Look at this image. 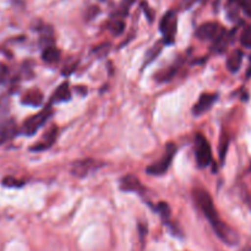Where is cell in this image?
Returning a JSON list of instances; mask_svg holds the SVG:
<instances>
[{
  "instance_id": "6da1fadb",
  "label": "cell",
  "mask_w": 251,
  "mask_h": 251,
  "mask_svg": "<svg viewBox=\"0 0 251 251\" xmlns=\"http://www.w3.org/2000/svg\"><path fill=\"white\" fill-rule=\"evenodd\" d=\"M194 199H195L196 203H198L199 208L202 211L205 217L210 221L211 226H216L221 222L220 217H218L217 210H216L215 205H213L212 198L210 194L203 189H195L194 190Z\"/></svg>"
},
{
  "instance_id": "7a4b0ae2",
  "label": "cell",
  "mask_w": 251,
  "mask_h": 251,
  "mask_svg": "<svg viewBox=\"0 0 251 251\" xmlns=\"http://www.w3.org/2000/svg\"><path fill=\"white\" fill-rule=\"evenodd\" d=\"M176 152V147L174 144H168L166 147V152H164L163 157H162L159 161L152 163L149 168L146 169V172L151 176H162V174L166 173L169 169L172 161H173V157Z\"/></svg>"
},
{
  "instance_id": "3957f363",
  "label": "cell",
  "mask_w": 251,
  "mask_h": 251,
  "mask_svg": "<svg viewBox=\"0 0 251 251\" xmlns=\"http://www.w3.org/2000/svg\"><path fill=\"white\" fill-rule=\"evenodd\" d=\"M51 113L53 112H51V108L50 105H49V107L41 110L38 114H34L33 117L28 118V119L24 123V125H22V132H24L25 135L36 134V132L38 131L39 127L43 126V125L46 124L47 120L50 118Z\"/></svg>"
},
{
  "instance_id": "277c9868",
  "label": "cell",
  "mask_w": 251,
  "mask_h": 251,
  "mask_svg": "<svg viewBox=\"0 0 251 251\" xmlns=\"http://www.w3.org/2000/svg\"><path fill=\"white\" fill-rule=\"evenodd\" d=\"M195 154L196 162L201 168L207 167L212 161V152H211V146L205 136L198 134L195 137Z\"/></svg>"
},
{
  "instance_id": "5b68a950",
  "label": "cell",
  "mask_w": 251,
  "mask_h": 251,
  "mask_svg": "<svg viewBox=\"0 0 251 251\" xmlns=\"http://www.w3.org/2000/svg\"><path fill=\"white\" fill-rule=\"evenodd\" d=\"M212 228L213 230H215L216 235H217L225 244L234 247V245H237L238 243H239V235H238V233L235 232L233 228H230L227 223L221 221L218 225L213 226Z\"/></svg>"
},
{
  "instance_id": "8992f818",
  "label": "cell",
  "mask_w": 251,
  "mask_h": 251,
  "mask_svg": "<svg viewBox=\"0 0 251 251\" xmlns=\"http://www.w3.org/2000/svg\"><path fill=\"white\" fill-rule=\"evenodd\" d=\"M159 28L164 36L166 43H172L173 37L176 32V15L174 11H168L161 20Z\"/></svg>"
},
{
  "instance_id": "52a82bcc",
  "label": "cell",
  "mask_w": 251,
  "mask_h": 251,
  "mask_svg": "<svg viewBox=\"0 0 251 251\" xmlns=\"http://www.w3.org/2000/svg\"><path fill=\"white\" fill-rule=\"evenodd\" d=\"M100 166V162L95 159H82V161H76L71 164V174L77 178H85L88 174L95 172Z\"/></svg>"
},
{
  "instance_id": "ba28073f",
  "label": "cell",
  "mask_w": 251,
  "mask_h": 251,
  "mask_svg": "<svg viewBox=\"0 0 251 251\" xmlns=\"http://www.w3.org/2000/svg\"><path fill=\"white\" fill-rule=\"evenodd\" d=\"M221 33L220 25L217 22H206L199 27L196 31V37L201 41H208V39H216Z\"/></svg>"
},
{
  "instance_id": "9c48e42d",
  "label": "cell",
  "mask_w": 251,
  "mask_h": 251,
  "mask_svg": "<svg viewBox=\"0 0 251 251\" xmlns=\"http://www.w3.org/2000/svg\"><path fill=\"white\" fill-rule=\"evenodd\" d=\"M17 134V125L15 120L6 119L0 122V146L10 141Z\"/></svg>"
},
{
  "instance_id": "30bf717a",
  "label": "cell",
  "mask_w": 251,
  "mask_h": 251,
  "mask_svg": "<svg viewBox=\"0 0 251 251\" xmlns=\"http://www.w3.org/2000/svg\"><path fill=\"white\" fill-rule=\"evenodd\" d=\"M217 100V95H213V93H203L201 95V97L199 98L198 103L194 105L193 108V113L195 115H201L203 114L205 112H207L208 109L211 108V105L216 102Z\"/></svg>"
},
{
  "instance_id": "8fae6325",
  "label": "cell",
  "mask_w": 251,
  "mask_h": 251,
  "mask_svg": "<svg viewBox=\"0 0 251 251\" xmlns=\"http://www.w3.org/2000/svg\"><path fill=\"white\" fill-rule=\"evenodd\" d=\"M56 136H58V129H56V126H53L50 130H48V131L44 134L42 142L34 145V147H32L31 150L32 151H42V150L49 149V147L54 144Z\"/></svg>"
},
{
  "instance_id": "7c38bea8",
  "label": "cell",
  "mask_w": 251,
  "mask_h": 251,
  "mask_svg": "<svg viewBox=\"0 0 251 251\" xmlns=\"http://www.w3.org/2000/svg\"><path fill=\"white\" fill-rule=\"evenodd\" d=\"M120 188L124 191H140L142 186L136 176L132 174H127V176H123L120 180Z\"/></svg>"
},
{
  "instance_id": "4fadbf2b",
  "label": "cell",
  "mask_w": 251,
  "mask_h": 251,
  "mask_svg": "<svg viewBox=\"0 0 251 251\" xmlns=\"http://www.w3.org/2000/svg\"><path fill=\"white\" fill-rule=\"evenodd\" d=\"M70 100V91H69V83L64 82L61 83L58 87V90L54 92L53 98H51V102L54 103H60V102H66V100Z\"/></svg>"
},
{
  "instance_id": "5bb4252c",
  "label": "cell",
  "mask_w": 251,
  "mask_h": 251,
  "mask_svg": "<svg viewBox=\"0 0 251 251\" xmlns=\"http://www.w3.org/2000/svg\"><path fill=\"white\" fill-rule=\"evenodd\" d=\"M243 61V51L242 50H235L234 53L230 54V56L227 60V68L228 70L232 73H237L240 69Z\"/></svg>"
},
{
  "instance_id": "9a60e30c",
  "label": "cell",
  "mask_w": 251,
  "mask_h": 251,
  "mask_svg": "<svg viewBox=\"0 0 251 251\" xmlns=\"http://www.w3.org/2000/svg\"><path fill=\"white\" fill-rule=\"evenodd\" d=\"M42 100H43V95L37 90L29 91V92H27L26 95L24 96V98H22V103L28 105H33V107H38L42 103Z\"/></svg>"
},
{
  "instance_id": "2e32d148",
  "label": "cell",
  "mask_w": 251,
  "mask_h": 251,
  "mask_svg": "<svg viewBox=\"0 0 251 251\" xmlns=\"http://www.w3.org/2000/svg\"><path fill=\"white\" fill-rule=\"evenodd\" d=\"M42 58L47 63H55L60 58V51L56 48H54V47H47L43 50V53H42Z\"/></svg>"
},
{
  "instance_id": "e0dca14e",
  "label": "cell",
  "mask_w": 251,
  "mask_h": 251,
  "mask_svg": "<svg viewBox=\"0 0 251 251\" xmlns=\"http://www.w3.org/2000/svg\"><path fill=\"white\" fill-rule=\"evenodd\" d=\"M10 112V100L6 96H0V122L6 120Z\"/></svg>"
},
{
  "instance_id": "ac0fdd59",
  "label": "cell",
  "mask_w": 251,
  "mask_h": 251,
  "mask_svg": "<svg viewBox=\"0 0 251 251\" xmlns=\"http://www.w3.org/2000/svg\"><path fill=\"white\" fill-rule=\"evenodd\" d=\"M240 43L245 48H251V26H248L247 28H244L242 36H240Z\"/></svg>"
},
{
  "instance_id": "d6986e66",
  "label": "cell",
  "mask_w": 251,
  "mask_h": 251,
  "mask_svg": "<svg viewBox=\"0 0 251 251\" xmlns=\"http://www.w3.org/2000/svg\"><path fill=\"white\" fill-rule=\"evenodd\" d=\"M124 28H125V25L122 20H114V21L109 25V29L112 31L113 34H115V36L123 33Z\"/></svg>"
},
{
  "instance_id": "ffe728a7",
  "label": "cell",
  "mask_w": 251,
  "mask_h": 251,
  "mask_svg": "<svg viewBox=\"0 0 251 251\" xmlns=\"http://www.w3.org/2000/svg\"><path fill=\"white\" fill-rule=\"evenodd\" d=\"M161 47H156L154 46L153 48L151 49V50L149 51V53L146 54V61H145V65H149L151 61H153L154 59H156V56L158 55L159 53H161Z\"/></svg>"
},
{
  "instance_id": "44dd1931",
  "label": "cell",
  "mask_w": 251,
  "mask_h": 251,
  "mask_svg": "<svg viewBox=\"0 0 251 251\" xmlns=\"http://www.w3.org/2000/svg\"><path fill=\"white\" fill-rule=\"evenodd\" d=\"M156 210L163 218H169V215H171V208H169V206L167 205V203L164 202L158 203Z\"/></svg>"
},
{
  "instance_id": "7402d4cb",
  "label": "cell",
  "mask_w": 251,
  "mask_h": 251,
  "mask_svg": "<svg viewBox=\"0 0 251 251\" xmlns=\"http://www.w3.org/2000/svg\"><path fill=\"white\" fill-rule=\"evenodd\" d=\"M2 184H4L5 186H22V181L20 180H16V179L14 178H6L5 180H2Z\"/></svg>"
},
{
  "instance_id": "603a6c76",
  "label": "cell",
  "mask_w": 251,
  "mask_h": 251,
  "mask_svg": "<svg viewBox=\"0 0 251 251\" xmlns=\"http://www.w3.org/2000/svg\"><path fill=\"white\" fill-rule=\"evenodd\" d=\"M228 149V137H225V144H221V161H225V157H226V152H227Z\"/></svg>"
},
{
  "instance_id": "cb8c5ba5",
  "label": "cell",
  "mask_w": 251,
  "mask_h": 251,
  "mask_svg": "<svg viewBox=\"0 0 251 251\" xmlns=\"http://www.w3.org/2000/svg\"><path fill=\"white\" fill-rule=\"evenodd\" d=\"M135 0H123L122 2V9L124 10V15L127 14V10H129V7L131 6L132 4H134Z\"/></svg>"
},
{
  "instance_id": "d4e9b609",
  "label": "cell",
  "mask_w": 251,
  "mask_h": 251,
  "mask_svg": "<svg viewBox=\"0 0 251 251\" xmlns=\"http://www.w3.org/2000/svg\"><path fill=\"white\" fill-rule=\"evenodd\" d=\"M6 75H7L6 66H4L2 64H0V83L4 82L5 78H6Z\"/></svg>"
},
{
  "instance_id": "484cf974",
  "label": "cell",
  "mask_w": 251,
  "mask_h": 251,
  "mask_svg": "<svg viewBox=\"0 0 251 251\" xmlns=\"http://www.w3.org/2000/svg\"><path fill=\"white\" fill-rule=\"evenodd\" d=\"M243 7H244L245 12H247L249 16H251V0H244V2H243Z\"/></svg>"
},
{
  "instance_id": "4316f807",
  "label": "cell",
  "mask_w": 251,
  "mask_h": 251,
  "mask_svg": "<svg viewBox=\"0 0 251 251\" xmlns=\"http://www.w3.org/2000/svg\"><path fill=\"white\" fill-rule=\"evenodd\" d=\"M248 77H250L251 76V63H250V66H249V70H248V74H247Z\"/></svg>"
},
{
  "instance_id": "83f0119b",
  "label": "cell",
  "mask_w": 251,
  "mask_h": 251,
  "mask_svg": "<svg viewBox=\"0 0 251 251\" xmlns=\"http://www.w3.org/2000/svg\"><path fill=\"white\" fill-rule=\"evenodd\" d=\"M184 1H185L188 5H191L194 2V0H184Z\"/></svg>"
},
{
  "instance_id": "f1b7e54d",
  "label": "cell",
  "mask_w": 251,
  "mask_h": 251,
  "mask_svg": "<svg viewBox=\"0 0 251 251\" xmlns=\"http://www.w3.org/2000/svg\"><path fill=\"white\" fill-rule=\"evenodd\" d=\"M250 166H251V164H250ZM250 171H251V167H250Z\"/></svg>"
}]
</instances>
